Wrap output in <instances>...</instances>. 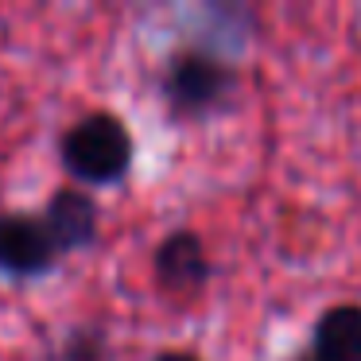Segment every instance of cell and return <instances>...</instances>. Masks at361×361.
I'll return each mask as SVG.
<instances>
[{
	"label": "cell",
	"instance_id": "cell-3",
	"mask_svg": "<svg viewBox=\"0 0 361 361\" xmlns=\"http://www.w3.org/2000/svg\"><path fill=\"white\" fill-rule=\"evenodd\" d=\"M55 260L59 249L39 214H0V272L12 276V280H35V276H47Z\"/></svg>",
	"mask_w": 361,
	"mask_h": 361
},
{
	"label": "cell",
	"instance_id": "cell-8",
	"mask_svg": "<svg viewBox=\"0 0 361 361\" xmlns=\"http://www.w3.org/2000/svg\"><path fill=\"white\" fill-rule=\"evenodd\" d=\"M295 361H314V357H311V353H303V357H295Z\"/></svg>",
	"mask_w": 361,
	"mask_h": 361
},
{
	"label": "cell",
	"instance_id": "cell-2",
	"mask_svg": "<svg viewBox=\"0 0 361 361\" xmlns=\"http://www.w3.org/2000/svg\"><path fill=\"white\" fill-rule=\"evenodd\" d=\"M233 94H237L233 63L221 55H210V51L187 47L179 55H171V63L164 71V102L183 121L221 113Z\"/></svg>",
	"mask_w": 361,
	"mask_h": 361
},
{
	"label": "cell",
	"instance_id": "cell-7",
	"mask_svg": "<svg viewBox=\"0 0 361 361\" xmlns=\"http://www.w3.org/2000/svg\"><path fill=\"white\" fill-rule=\"evenodd\" d=\"M156 361H198L195 353H183V350H171V353H159Z\"/></svg>",
	"mask_w": 361,
	"mask_h": 361
},
{
	"label": "cell",
	"instance_id": "cell-6",
	"mask_svg": "<svg viewBox=\"0 0 361 361\" xmlns=\"http://www.w3.org/2000/svg\"><path fill=\"white\" fill-rule=\"evenodd\" d=\"M311 353L314 361H361V307L338 303L319 314L311 330Z\"/></svg>",
	"mask_w": 361,
	"mask_h": 361
},
{
	"label": "cell",
	"instance_id": "cell-1",
	"mask_svg": "<svg viewBox=\"0 0 361 361\" xmlns=\"http://www.w3.org/2000/svg\"><path fill=\"white\" fill-rule=\"evenodd\" d=\"M136 144L117 113H86L59 140V159L66 175L86 187H113L128 175Z\"/></svg>",
	"mask_w": 361,
	"mask_h": 361
},
{
	"label": "cell",
	"instance_id": "cell-5",
	"mask_svg": "<svg viewBox=\"0 0 361 361\" xmlns=\"http://www.w3.org/2000/svg\"><path fill=\"white\" fill-rule=\"evenodd\" d=\"M210 280V260L195 233H171L156 249V283L171 295H195Z\"/></svg>",
	"mask_w": 361,
	"mask_h": 361
},
{
	"label": "cell",
	"instance_id": "cell-4",
	"mask_svg": "<svg viewBox=\"0 0 361 361\" xmlns=\"http://www.w3.org/2000/svg\"><path fill=\"white\" fill-rule=\"evenodd\" d=\"M43 226H47L51 241H55L59 257L63 252H82L97 241V229H102V214H97V202L78 187H63L51 195L47 210L39 214Z\"/></svg>",
	"mask_w": 361,
	"mask_h": 361
}]
</instances>
